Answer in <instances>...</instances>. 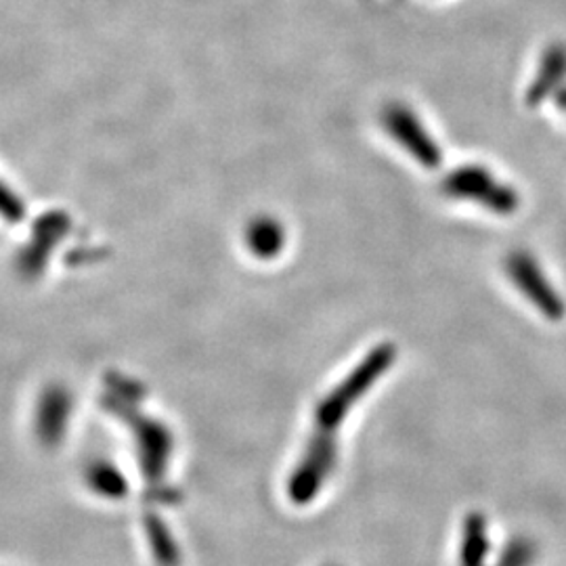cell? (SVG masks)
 I'll use <instances>...</instances> for the list:
<instances>
[{
	"instance_id": "6da1fadb",
	"label": "cell",
	"mask_w": 566,
	"mask_h": 566,
	"mask_svg": "<svg viewBox=\"0 0 566 566\" xmlns=\"http://www.w3.org/2000/svg\"><path fill=\"white\" fill-rule=\"evenodd\" d=\"M395 357L397 350L392 344L374 348L367 359L353 369V374L343 385L322 401L317 409V434L313 437L306 458L290 483V495L294 502L306 504L319 493L325 479L336 464V428L343 424L344 416L353 409V405L376 385L378 378L385 376L388 367L395 364Z\"/></svg>"
},
{
	"instance_id": "7a4b0ae2",
	"label": "cell",
	"mask_w": 566,
	"mask_h": 566,
	"mask_svg": "<svg viewBox=\"0 0 566 566\" xmlns=\"http://www.w3.org/2000/svg\"><path fill=\"white\" fill-rule=\"evenodd\" d=\"M449 198L479 203L495 214H512L518 208V193L497 181L483 166H460L443 181Z\"/></svg>"
},
{
	"instance_id": "3957f363",
	"label": "cell",
	"mask_w": 566,
	"mask_h": 566,
	"mask_svg": "<svg viewBox=\"0 0 566 566\" xmlns=\"http://www.w3.org/2000/svg\"><path fill=\"white\" fill-rule=\"evenodd\" d=\"M506 273L510 282L521 290L528 303L533 304L542 315L552 322H560L565 317V303L560 294L547 282L539 263L525 252L516 250L506 259Z\"/></svg>"
},
{
	"instance_id": "277c9868",
	"label": "cell",
	"mask_w": 566,
	"mask_h": 566,
	"mask_svg": "<svg viewBox=\"0 0 566 566\" xmlns=\"http://www.w3.org/2000/svg\"><path fill=\"white\" fill-rule=\"evenodd\" d=\"M385 126L390 137L426 168H437L443 160L441 147L437 145L434 137H430L420 116L413 114L407 105H388L385 112Z\"/></svg>"
},
{
	"instance_id": "5b68a950",
	"label": "cell",
	"mask_w": 566,
	"mask_h": 566,
	"mask_svg": "<svg viewBox=\"0 0 566 566\" xmlns=\"http://www.w3.org/2000/svg\"><path fill=\"white\" fill-rule=\"evenodd\" d=\"M137 437L142 447L145 474L156 483L166 474V460L170 455V437L163 424L142 420L137 426Z\"/></svg>"
},
{
	"instance_id": "8992f818",
	"label": "cell",
	"mask_w": 566,
	"mask_h": 566,
	"mask_svg": "<svg viewBox=\"0 0 566 566\" xmlns=\"http://www.w3.org/2000/svg\"><path fill=\"white\" fill-rule=\"evenodd\" d=\"M72 401L65 390L53 388L42 397L39 409V434L42 441L49 446H55L61 439V432H65L67 418H70Z\"/></svg>"
},
{
	"instance_id": "52a82bcc",
	"label": "cell",
	"mask_w": 566,
	"mask_h": 566,
	"mask_svg": "<svg viewBox=\"0 0 566 566\" xmlns=\"http://www.w3.org/2000/svg\"><path fill=\"white\" fill-rule=\"evenodd\" d=\"M486 554H489L486 518L479 512H472L465 516L464 528H462V546H460L462 566H485Z\"/></svg>"
},
{
	"instance_id": "ba28073f",
	"label": "cell",
	"mask_w": 566,
	"mask_h": 566,
	"mask_svg": "<svg viewBox=\"0 0 566 566\" xmlns=\"http://www.w3.org/2000/svg\"><path fill=\"white\" fill-rule=\"evenodd\" d=\"M65 217H49L46 221H42L44 231L36 233V242L32 243V248H28L21 254V271H25L28 275H34L41 271L42 261L44 256H49L51 245L60 240L63 229H65Z\"/></svg>"
},
{
	"instance_id": "9c48e42d",
	"label": "cell",
	"mask_w": 566,
	"mask_h": 566,
	"mask_svg": "<svg viewBox=\"0 0 566 566\" xmlns=\"http://www.w3.org/2000/svg\"><path fill=\"white\" fill-rule=\"evenodd\" d=\"M248 242H250V248L254 250V254L264 256V259L275 256L277 250L283 245V229L271 219L256 221L250 227Z\"/></svg>"
},
{
	"instance_id": "30bf717a",
	"label": "cell",
	"mask_w": 566,
	"mask_h": 566,
	"mask_svg": "<svg viewBox=\"0 0 566 566\" xmlns=\"http://www.w3.org/2000/svg\"><path fill=\"white\" fill-rule=\"evenodd\" d=\"M88 481L95 491H99L107 497H120L124 493V479H122L120 472L112 465H95L88 474Z\"/></svg>"
},
{
	"instance_id": "8fae6325",
	"label": "cell",
	"mask_w": 566,
	"mask_h": 566,
	"mask_svg": "<svg viewBox=\"0 0 566 566\" xmlns=\"http://www.w3.org/2000/svg\"><path fill=\"white\" fill-rule=\"evenodd\" d=\"M535 560V544L525 537L512 539L502 556L497 566H528Z\"/></svg>"
},
{
	"instance_id": "7c38bea8",
	"label": "cell",
	"mask_w": 566,
	"mask_h": 566,
	"mask_svg": "<svg viewBox=\"0 0 566 566\" xmlns=\"http://www.w3.org/2000/svg\"><path fill=\"white\" fill-rule=\"evenodd\" d=\"M0 214L13 223H18L23 214V206L20 200L2 182H0Z\"/></svg>"
},
{
	"instance_id": "4fadbf2b",
	"label": "cell",
	"mask_w": 566,
	"mask_h": 566,
	"mask_svg": "<svg viewBox=\"0 0 566 566\" xmlns=\"http://www.w3.org/2000/svg\"><path fill=\"white\" fill-rule=\"evenodd\" d=\"M563 105H565V109H566V102H563Z\"/></svg>"
}]
</instances>
